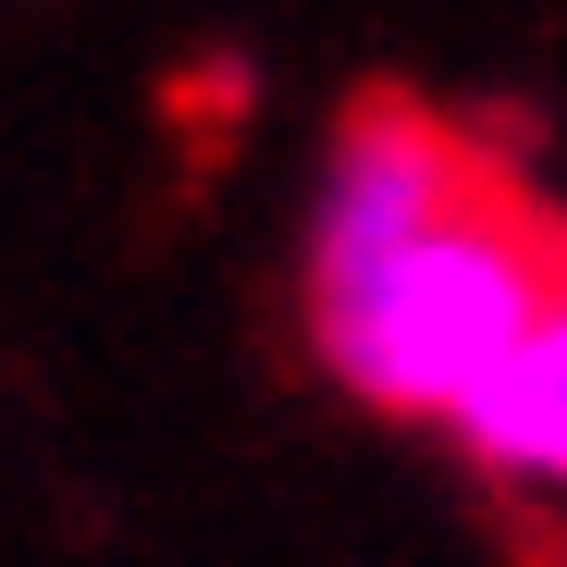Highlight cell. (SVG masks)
Masks as SVG:
<instances>
[{"label": "cell", "mask_w": 567, "mask_h": 567, "mask_svg": "<svg viewBox=\"0 0 567 567\" xmlns=\"http://www.w3.org/2000/svg\"><path fill=\"white\" fill-rule=\"evenodd\" d=\"M555 309H567V223L494 161L408 259H383L358 297L321 309V346H333V370L358 395L468 420Z\"/></svg>", "instance_id": "cell-1"}, {"label": "cell", "mask_w": 567, "mask_h": 567, "mask_svg": "<svg viewBox=\"0 0 567 567\" xmlns=\"http://www.w3.org/2000/svg\"><path fill=\"white\" fill-rule=\"evenodd\" d=\"M468 432H482L506 468H555V482H567V309L518 346V370H506V383L468 408Z\"/></svg>", "instance_id": "cell-3"}, {"label": "cell", "mask_w": 567, "mask_h": 567, "mask_svg": "<svg viewBox=\"0 0 567 567\" xmlns=\"http://www.w3.org/2000/svg\"><path fill=\"white\" fill-rule=\"evenodd\" d=\"M494 173L482 136H456L444 112L395 100V86H370V100L346 112V148H333V210H321V309L358 297L383 259H408L468 185Z\"/></svg>", "instance_id": "cell-2"}]
</instances>
